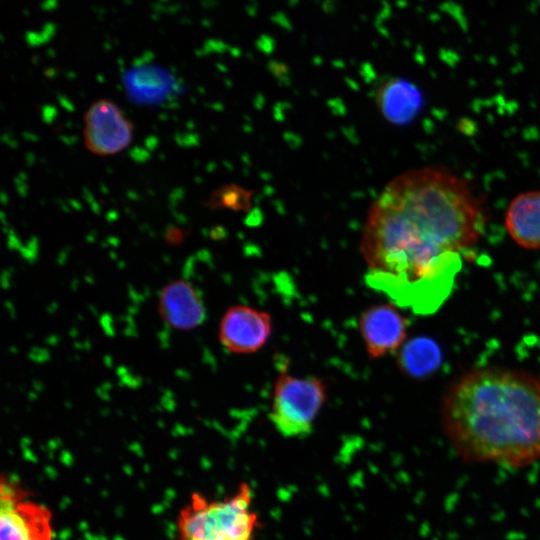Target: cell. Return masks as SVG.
<instances>
[{"label": "cell", "mask_w": 540, "mask_h": 540, "mask_svg": "<svg viewBox=\"0 0 540 540\" xmlns=\"http://www.w3.org/2000/svg\"><path fill=\"white\" fill-rule=\"evenodd\" d=\"M252 500L247 483L240 484L233 495L221 500L192 493L177 516V539L252 540L259 525Z\"/></svg>", "instance_id": "3957f363"}, {"label": "cell", "mask_w": 540, "mask_h": 540, "mask_svg": "<svg viewBox=\"0 0 540 540\" xmlns=\"http://www.w3.org/2000/svg\"><path fill=\"white\" fill-rule=\"evenodd\" d=\"M133 124L110 100L93 102L84 115L86 148L98 156L114 155L129 146Z\"/></svg>", "instance_id": "8992f818"}, {"label": "cell", "mask_w": 540, "mask_h": 540, "mask_svg": "<svg viewBox=\"0 0 540 540\" xmlns=\"http://www.w3.org/2000/svg\"><path fill=\"white\" fill-rule=\"evenodd\" d=\"M408 326L407 318L394 303L374 304L358 318L359 332L371 359L400 350L406 343Z\"/></svg>", "instance_id": "ba28073f"}, {"label": "cell", "mask_w": 540, "mask_h": 540, "mask_svg": "<svg viewBox=\"0 0 540 540\" xmlns=\"http://www.w3.org/2000/svg\"><path fill=\"white\" fill-rule=\"evenodd\" d=\"M438 347L429 339L418 338L406 342L399 352L398 365L406 374L422 377L439 364Z\"/></svg>", "instance_id": "7c38bea8"}, {"label": "cell", "mask_w": 540, "mask_h": 540, "mask_svg": "<svg viewBox=\"0 0 540 540\" xmlns=\"http://www.w3.org/2000/svg\"><path fill=\"white\" fill-rule=\"evenodd\" d=\"M486 220L482 198L447 168L429 165L401 173L376 197L363 225L366 284L398 307L434 312Z\"/></svg>", "instance_id": "6da1fadb"}, {"label": "cell", "mask_w": 540, "mask_h": 540, "mask_svg": "<svg viewBox=\"0 0 540 540\" xmlns=\"http://www.w3.org/2000/svg\"><path fill=\"white\" fill-rule=\"evenodd\" d=\"M241 192L242 190L233 187L220 188L211 195L207 205L211 208H235L239 203L241 204V202H239V199L241 200Z\"/></svg>", "instance_id": "5bb4252c"}, {"label": "cell", "mask_w": 540, "mask_h": 540, "mask_svg": "<svg viewBox=\"0 0 540 540\" xmlns=\"http://www.w3.org/2000/svg\"><path fill=\"white\" fill-rule=\"evenodd\" d=\"M157 309L162 321L178 331L193 330L206 318L200 293L190 282L183 279L173 280L162 287Z\"/></svg>", "instance_id": "9c48e42d"}, {"label": "cell", "mask_w": 540, "mask_h": 540, "mask_svg": "<svg viewBox=\"0 0 540 540\" xmlns=\"http://www.w3.org/2000/svg\"><path fill=\"white\" fill-rule=\"evenodd\" d=\"M144 78L138 74L137 78L130 80L129 94L138 102L152 103L162 99L169 90V81L167 78L159 77L157 73L152 71L142 72Z\"/></svg>", "instance_id": "4fadbf2b"}, {"label": "cell", "mask_w": 540, "mask_h": 540, "mask_svg": "<svg viewBox=\"0 0 540 540\" xmlns=\"http://www.w3.org/2000/svg\"><path fill=\"white\" fill-rule=\"evenodd\" d=\"M378 106L383 116L393 124L411 122L423 105L420 90L413 83L402 79H389L381 85L377 94Z\"/></svg>", "instance_id": "8fae6325"}, {"label": "cell", "mask_w": 540, "mask_h": 540, "mask_svg": "<svg viewBox=\"0 0 540 540\" xmlns=\"http://www.w3.org/2000/svg\"><path fill=\"white\" fill-rule=\"evenodd\" d=\"M441 424L464 459L508 467L540 460V378L526 371L481 367L444 393Z\"/></svg>", "instance_id": "7a4b0ae2"}, {"label": "cell", "mask_w": 540, "mask_h": 540, "mask_svg": "<svg viewBox=\"0 0 540 540\" xmlns=\"http://www.w3.org/2000/svg\"><path fill=\"white\" fill-rule=\"evenodd\" d=\"M326 400L327 385L323 379L281 371L274 383L269 419L284 437L307 436Z\"/></svg>", "instance_id": "277c9868"}, {"label": "cell", "mask_w": 540, "mask_h": 540, "mask_svg": "<svg viewBox=\"0 0 540 540\" xmlns=\"http://www.w3.org/2000/svg\"><path fill=\"white\" fill-rule=\"evenodd\" d=\"M271 333L272 318L267 311L237 304L224 312L218 338L230 353L251 354L264 347Z\"/></svg>", "instance_id": "52a82bcc"}, {"label": "cell", "mask_w": 540, "mask_h": 540, "mask_svg": "<svg viewBox=\"0 0 540 540\" xmlns=\"http://www.w3.org/2000/svg\"><path fill=\"white\" fill-rule=\"evenodd\" d=\"M504 224L517 245L540 250V190L517 194L506 209Z\"/></svg>", "instance_id": "30bf717a"}, {"label": "cell", "mask_w": 540, "mask_h": 540, "mask_svg": "<svg viewBox=\"0 0 540 540\" xmlns=\"http://www.w3.org/2000/svg\"><path fill=\"white\" fill-rule=\"evenodd\" d=\"M0 508L1 540H53L52 511L6 476L1 477Z\"/></svg>", "instance_id": "5b68a950"}]
</instances>
